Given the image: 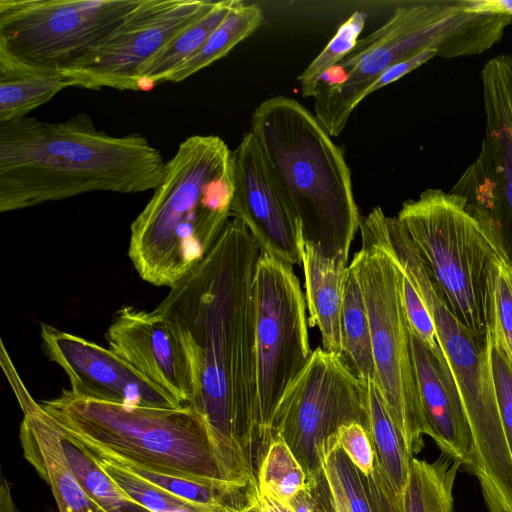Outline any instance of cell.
Here are the masks:
<instances>
[{"label": "cell", "mask_w": 512, "mask_h": 512, "mask_svg": "<svg viewBox=\"0 0 512 512\" xmlns=\"http://www.w3.org/2000/svg\"><path fill=\"white\" fill-rule=\"evenodd\" d=\"M261 249L245 225L229 219L218 239L155 310L186 351L189 403L207 427L221 479L257 482L255 272Z\"/></svg>", "instance_id": "6da1fadb"}, {"label": "cell", "mask_w": 512, "mask_h": 512, "mask_svg": "<svg viewBox=\"0 0 512 512\" xmlns=\"http://www.w3.org/2000/svg\"><path fill=\"white\" fill-rule=\"evenodd\" d=\"M165 161L140 134L112 136L77 113L60 122L23 117L0 124V212L91 192L154 190Z\"/></svg>", "instance_id": "7a4b0ae2"}, {"label": "cell", "mask_w": 512, "mask_h": 512, "mask_svg": "<svg viewBox=\"0 0 512 512\" xmlns=\"http://www.w3.org/2000/svg\"><path fill=\"white\" fill-rule=\"evenodd\" d=\"M233 151L215 135L182 141L130 225L128 256L144 281L172 288L208 254L231 216Z\"/></svg>", "instance_id": "3957f363"}, {"label": "cell", "mask_w": 512, "mask_h": 512, "mask_svg": "<svg viewBox=\"0 0 512 512\" xmlns=\"http://www.w3.org/2000/svg\"><path fill=\"white\" fill-rule=\"evenodd\" d=\"M298 220L302 238L348 261L361 218L342 149L297 100L274 96L252 113L249 130Z\"/></svg>", "instance_id": "277c9868"}, {"label": "cell", "mask_w": 512, "mask_h": 512, "mask_svg": "<svg viewBox=\"0 0 512 512\" xmlns=\"http://www.w3.org/2000/svg\"><path fill=\"white\" fill-rule=\"evenodd\" d=\"M471 0H421L397 6L379 28L320 79L314 115L331 137L345 128L365 90L387 68L424 50L438 57L482 54L498 43L512 14L475 12Z\"/></svg>", "instance_id": "5b68a950"}, {"label": "cell", "mask_w": 512, "mask_h": 512, "mask_svg": "<svg viewBox=\"0 0 512 512\" xmlns=\"http://www.w3.org/2000/svg\"><path fill=\"white\" fill-rule=\"evenodd\" d=\"M389 247L422 296L456 382L474 444L473 476L491 511L512 508V450L500 416L491 366L490 331L463 325L444 301L410 238L395 217L386 220Z\"/></svg>", "instance_id": "8992f818"}, {"label": "cell", "mask_w": 512, "mask_h": 512, "mask_svg": "<svg viewBox=\"0 0 512 512\" xmlns=\"http://www.w3.org/2000/svg\"><path fill=\"white\" fill-rule=\"evenodd\" d=\"M40 404L96 454L155 473L205 482L223 480L205 422L189 405H123L81 397L70 389Z\"/></svg>", "instance_id": "52a82bcc"}, {"label": "cell", "mask_w": 512, "mask_h": 512, "mask_svg": "<svg viewBox=\"0 0 512 512\" xmlns=\"http://www.w3.org/2000/svg\"><path fill=\"white\" fill-rule=\"evenodd\" d=\"M396 218L455 317L488 331L491 267L509 253L498 232L462 196L436 188L405 201Z\"/></svg>", "instance_id": "ba28073f"}, {"label": "cell", "mask_w": 512, "mask_h": 512, "mask_svg": "<svg viewBox=\"0 0 512 512\" xmlns=\"http://www.w3.org/2000/svg\"><path fill=\"white\" fill-rule=\"evenodd\" d=\"M381 207L361 219L362 246L350 265L363 292L379 388L411 458L424 448L428 428L421 403L411 328L401 296L402 268L392 253Z\"/></svg>", "instance_id": "9c48e42d"}, {"label": "cell", "mask_w": 512, "mask_h": 512, "mask_svg": "<svg viewBox=\"0 0 512 512\" xmlns=\"http://www.w3.org/2000/svg\"><path fill=\"white\" fill-rule=\"evenodd\" d=\"M255 297L258 468L271 442L275 409L309 363L313 351L306 299L292 265L261 250L256 264Z\"/></svg>", "instance_id": "30bf717a"}, {"label": "cell", "mask_w": 512, "mask_h": 512, "mask_svg": "<svg viewBox=\"0 0 512 512\" xmlns=\"http://www.w3.org/2000/svg\"><path fill=\"white\" fill-rule=\"evenodd\" d=\"M141 0H0V49L46 70L72 68Z\"/></svg>", "instance_id": "8fae6325"}, {"label": "cell", "mask_w": 512, "mask_h": 512, "mask_svg": "<svg viewBox=\"0 0 512 512\" xmlns=\"http://www.w3.org/2000/svg\"><path fill=\"white\" fill-rule=\"evenodd\" d=\"M351 422L361 424L370 437L367 386L342 357L316 348L275 409L271 439H284L311 481L323 473L327 438Z\"/></svg>", "instance_id": "7c38bea8"}, {"label": "cell", "mask_w": 512, "mask_h": 512, "mask_svg": "<svg viewBox=\"0 0 512 512\" xmlns=\"http://www.w3.org/2000/svg\"><path fill=\"white\" fill-rule=\"evenodd\" d=\"M481 82L485 133L480 152L450 191L499 233L512 257V57L490 59Z\"/></svg>", "instance_id": "4fadbf2b"}, {"label": "cell", "mask_w": 512, "mask_h": 512, "mask_svg": "<svg viewBox=\"0 0 512 512\" xmlns=\"http://www.w3.org/2000/svg\"><path fill=\"white\" fill-rule=\"evenodd\" d=\"M210 0H141L96 49L64 70L75 87L139 91L141 68L171 40L208 12Z\"/></svg>", "instance_id": "5bb4252c"}, {"label": "cell", "mask_w": 512, "mask_h": 512, "mask_svg": "<svg viewBox=\"0 0 512 512\" xmlns=\"http://www.w3.org/2000/svg\"><path fill=\"white\" fill-rule=\"evenodd\" d=\"M40 335L46 356L66 373L75 395L132 406H185L110 348L45 323Z\"/></svg>", "instance_id": "9a60e30c"}, {"label": "cell", "mask_w": 512, "mask_h": 512, "mask_svg": "<svg viewBox=\"0 0 512 512\" xmlns=\"http://www.w3.org/2000/svg\"><path fill=\"white\" fill-rule=\"evenodd\" d=\"M231 216L248 229L262 251L301 264V226L286 203L255 136L246 132L233 150Z\"/></svg>", "instance_id": "2e32d148"}, {"label": "cell", "mask_w": 512, "mask_h": 512, "mask_svg": "<svg viewBox=\"0 0 512 512\" xmlns=\"http://www.w3.org/2000/svg\"><path fill=\"white\" fill-rule=\"evenodd\" d=\"M109 348L141 375L189 405L193 380L183 344L167 318L155 309L126 305L105 334Z\"/></svg>", "instance_id": "e0dca14e"}, {"label": "cell", "mask_w": 512, "mask_h": 512, "mask_svg": "<svg viewBox=\"0 0 512 512\" xmlns=\"http://www.w3.org/2000/svg\"><path fill=\"white\" fill-rule=\"evenodd\" d=\"M1 366L23 412L19 438L23 455L48 484L59 512H104L73 474L52 417L30 394L1 341Z\"/></svg>", "instance_id": "ac0fdd59"}, {"label": "cell", "mask_w": 512, "mask_h": 512, "mask_svg": "<svg viewBox=\"0 0 512 512\" xmlns=\"http://www.w3.org/2000/svg\"><path fill=\"white\" fill-rule=\"evenodd\" d=\"M413 357L428 436L441 454L472 474L474 444L467 415L454 377L441 351H430L411 331ZM442 350V349H441Z\"/></svg>", "instance_id": "d6986e66"}, {"label": "cell", "mask_w": 512, "mask_h": 512, "mask_svg": "<svg viewBox=\"0 0 512 512\" xmlns=\"http://www.w3.org/2000/svg\"><path fill=\"white\" fill-rule=\"evenodd\" d=\"M301 265L310 326H317L323 349L342 357V305L348 261L329 257L302 239Z\"/></svg>", "instance_id": "ffe728a7"}, {"label": "cell", "mask_w": 512, "mask_h": 512, "mask_svg": "<svg viewBox=\"0 0 512 512\" xmlns=\"http://www.w3.org/2000/svg\"><path fill=\"white\" fill-rule=\"evenodd\" d=\"M68 87L75 82L64 72L27 65L0 49V124L26 117Z\"/></svg>", "instance_id": "44dd1931"}, {"label": "cell", "mask_w": 512, "mask_h": 512, "mask_svg": "<svg viewBox=\"0 0 512 512\" xmlns=\"http://www.w3.org/2000/svg\"><path fill=\"white\" fill-rule=\"evenodd\" d=\"M342 358L360 382L377 383L368 312L360 282L350 264L342 305Z\"/></svg>", "instance_id": "7402d4cb"}, {"label": "cell", "mask_w": 512, "mask_h": 512, "mask_svg": "<svg viewBox=\"0 0 512 512\" xmlns=\"http://www.w3.org/2000/svg\"><path fill=\"white\" fill-rule=\"evenodd\" d=\"M53 421L73 474L99 508L104 512H150L121 490L80 440Z\"/></svg>", "instance_id": "603a6c76"}, {"label": "cell", "mask_w": 512, "mask_h": 512, "mask_svg": "<svg viewBox=\"0 0 512 512\" xmlns=\"http://www.w3.org/2000/svg\"><path fill=\"white\" fill-rule=\"evenodd\" d=\"M460 469L458 461L444 454L432 462L411 458L404 512H455L453 490Z\"/></svg>", "instance_id": "cb8c5ba5"}, {"label": "cell", "mask_w": 512, "mask_h": 512, "mask_svg": "<svg viewBox=\"0 0 512 512\" xmlns=\"http://www.w3.org/2000/svg\"><path fill=\"white\" fill-rule=\"evenodd\" d=\"M240 0L215 1L212 8L171 40L139 72V89L149 90L165 82L178 66L205 43Z\"/></svg>", "instance_id": "d4e9b609"}, {"label": "cell", "mask_w": 512, "mask_h": 512, "mask_svg": "<svg viewBox=\"0 0 512 512\" xmlns=\"http://www.w3.org/2000/svg\"><path fill=\"white\" fill-rule=\"evenodd\" d=\"M263 21V12L256 4L240 2L205 43L178 66L165 82L178 83L225 57L237 44L252 35Z\"/></svg>", "instance_id": "484cf974"}, {"label": "cell", "mask_w": 512, "mask_h": 512, "mask_svg": "<svg viewBox=\"0 0 512 512\" xmlns=\"http://www.w3.org/2000/svg\"><path fill=\"white\" fill-rule=\"evenodd\" d=\"M366 386L370 440L375 450V457L394 488L403 494L409 475L411 457L389 415L379 388L374 382H368Z\"/></svg>", "instance_id": "4316f807"}, {"label": "cell", "mask_w": 512, "mask_h": 512, "mask_svg": "<svg viewBox=\"0 0 512 512\" xmlns=\"http://www.w3.org/2000/svg\"><path fill=\"white\" fill-rule=\"evenodd\" d=\"M322 466L335 512H377L367 476L343 451L336 434L329 436L323 446Z\"/></svg>", "instance_id": "83f0119b"}, {"label": "cell", "mask_w": 512, "mask_h": 512, "mask_svg": "<svg viewBox=\"0 0 512 512\" xmlns=\"http://www.w3.org/2000/svg\"><path fill=\"white\" fill-rule=\"evenodd\" d=\"M258 489L289 502L307 483V475L280 436H274L257 470Z\"/></svg>", "instance_id": "f1b7e54d"}, {"label": "cell", "mask_w": 512, "mask_h": 512, "mask_svg": "<svg viewBox=\"0 0 512 512\" xmlns=\"http://www.w3.org/2000/svg\"><path fill=\"white\" fill-rule=\"evenodd\" d=\"M488 329L512 366V257L509 253L491 267Z\"/></svg>", "instance_id": "f546056e"}, {"label": "cell", "mask_w": 512, "mask_h": 512, "mask_svg": "<svg viewBox=\"0 0 512 512\" xmlns=\"http://www.w3.org/2000/svg\"><path fill=\"white\" fill-rule=\"evenodd\" d=\"M366 13L353 12L337 29L323 50L298 76L303 97H314L323 75L340 63L356 46L366 23Z\"/></svg>", "instance_id": "4dcf8cb0"}, {"label": "cell", "mask_w": 512, "mask_h": 512, "mask_svg": "<svg viewBox=\"0 0 512 512\" xmlns=\"http://www.w3.org/2000/svg\"><path fill=\"white\" fill-rule=\"evenodd\" d=\"M90 452L121 490L150 512H169L182 507L207 508L174 496L109 457Z\"/></svg>", "instance_id": "1f68e13d"}, {"label": "cell", "mask_w": 512, "mask_h": 512, "mask_svg": "<svg viewBox=\"0 0 512 512\" xmlns=\"http://www.w3.org/2000/svg\"><path fill=\"white\" fill-rule=\"evenodd\" d=\"M400 285L402 302L411 331L430 351L435 354L440 353L442 350L438 342L431 313L416 286L403 268Z\"/></svg>", "instance_id": "d6a6232c"}, {"label": "cell", "mask_w": 512, "mask_h": 512, "mask_svg": "<svg viewBox=\"0 0 512 512\" xmlns=\"http://www.w3.org/2000/svg\"><path fill=\"white\" fill-rule=\"evenodd\" d=\"M490 357L502 423L512 450V366L491 336Z\"/></svg>", "instance_id": "836d02e7"}, {"label": "cell", "mask_w": 512, "mask_h": 512, "mask_svg": "<svg viewBox=\"0 0 512 512\" xmlns=\"http://www.w3.org/2000/svg\"><path fill=\"white\" fill-rule=\"evenodd\" d=\"M336 437L352 463L365 476H369L374 469L375 450L366 429L357 422H351L342 425Z\"/></svg>", "instance_id": "e575fe53"}, {"label": "cell", "mask_w": 512, "mask_h": 512, "mask_svg": "<svg viewBox=\"0 0 512 512\" xmlns=\"http://www.w3.org/2000/svg\"><path fill=\"white\" fill-rule=\"evenodd\" d=\"M293 512H335L326 476L321 473L287 502Z\"/></svg>", "instance_id": "d590c367"}, {"label": "cell", "mask_w": 512, "mask_h": 512, "mask_svg": "<svg viewBox=\"0 0 512 512\" xmlns=\"http://www.w3.org/2000/svg\"><path fill=\"white\" fill-rule=\"evenodd\" d=\"M255 497L261 512H293L287 502L281 501L268 493L260 491L258 488L256 490Z\"/></svg>", "instance_id": "8d00e7d4"}, {"label": "cell", "mask_w": 512, "mask_h": 512, "mask_svg": "<svg viewBox=\"0 0 512 512\" xmlns=\"http://www.w3.org/2000/svg\"><path fill=\"white\" fill-rule=\"evenodd\" d=\"M470 10L512 14V0H472Z\"/></svg>", "instance_id": "74e56055"}, {"label": "cell", "mask_w": 512, "mask_h": 512, "mask_svg": "<svg viewBox=\"0 0 512 512\" xmlns=\"http://www.w3.org/2000/svg\"><path fill=\"white\" fill-rule=\"evenodd\" d=\"M0 512H16L9 485L4 478L0 489Z\"/></svg>", "instance_id": "f35d334b"}, {"label": "cell", "mask_w": 512, "mask_h": 512, "mask_svg": "<svg viewBox=\"0 0 512 512\" xmlns=\"http://www.w3.org/2000/svg\"><path fill=\"white\" fill-rule=\"evenodd\" d=\"M257 488L253 492L250 502L242 510H240L238 512H261L260 507H259L258 502L255 497Z\"/></svg>", "instance_id": "ab89813d"}, {"label": "cell", "mask_w": 512, "mask_h": 512, "mask_svg": "<svg viewBox=\"0 0 512 512\" xmlns=\"http://www.w3.org/2000/svg\"><path fill=\"white\" fill-rule=\"evenodd\" d=\"M169 512H213L207 508L202 507H182Z\"/></svg>", "instance_id": "60d3db41"}]
</instances>
